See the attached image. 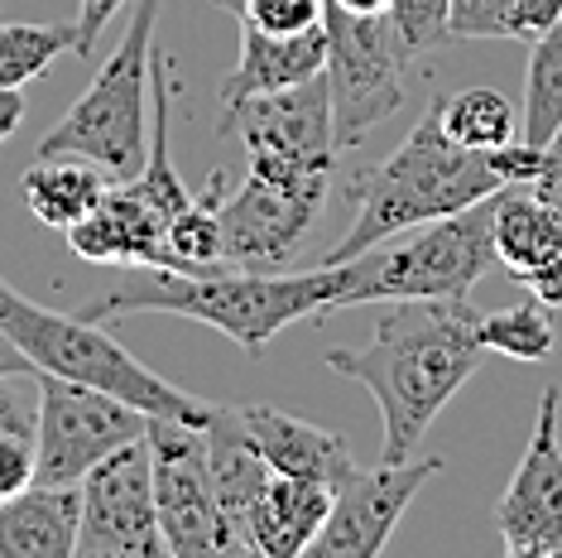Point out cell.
Instances as JSON below:
<instances>
[{"mask_svg":"<svg viewBox=\"0 0 562 558\" xmlns=\"http://www.w3.org/2000/svg\"><path fill=\"white\" fill-rule=\"evenodd\" d=\"M476 337H481L485 351H501L509 361H548L553 357V342H558L553 319H548V303H539V299L481 313Z\"/></svg>","mask_w":562,"mask_h":558,"instance_id":"83f0119b","label":"cell"},{"mask_svg":"<svg viewBox=\"0 0 562 558\" xmlns=\"http://www.w3.org/2000/svg\"><path fill=\"white\" fill-rule=\"evenodd\" d=\"M82 525V487H40L0 501V558H72Z\"/></svg>","mask_w":562,"mask_h":558,"instance_id":"ffe728a7","label":"cell"},{"mask_svg":"<svg viewBox=\"0 0 562 558\" xmlns=\"http://www.w3.org/2000/svg\"><path fill=\"white\" fill-rule=\"evenodd\" d=\"M331 174H289L250 164L246 183L222 193V256L232 270H284L323 217Z\"/></svg>","mask_w":562,"mask_h":558,"instance_id":"ba28073f","label":"cell"},{"mask_svg":"<svg viewBox=\"0 0 562 558\" xmlns=\"http://www.w3.org/2000/svg\"><path fill=\"white\" fill-rule=\"evenodd\" d=\"M495 260L529 289V299L562 303V217L529 183L495 193Z\"/></svg>","mask_w":562,"mask_h":558,"instance_id":"9a60e30c","label":"cell"},{"mask_svg":"<svg viewBox=\"0 0 562 558\" xmlns=\"http://www.w3.org/2000/svg\"><path fill=\"white\" fill-rule=\"evenodd\" d=\"M331 265V309L394 299H462L495 265V193L452 217L408 226ZM327 309V313H331Z\"/></svg>","mask_w":562,"mask_h":558,"instance_id":"277c9868","label":"cell"},{"mask_svg":"<svg viewBox=\"0 0 562 558\" xmlns=\"http://www.w3.org/2000/svg\"><path fill=\"white\" fill-rule=\"evenodd\" d=\"M40 481V376H0V501Z\"/></svg>","mask_w":562,"mask_h":558,"instance_id":"7402d4cb","label":"cell"},{"mask_svg":"<svg viewBox=\"0 0 562 558\" xmlns=\"http://www.w3.org/2000/svg\"><path fill=\"white\" fill-rule=\"evenodd\" d=\"M40 376V487H78L101 458L145 438L149 414L111 390Z\"/></svg>","mask_w":562,"mask_h":558,"instance_id":"30bf717a","label":"cell"},{"mask_svg":"<svg viewBox=\"0 0 562 558\" xmlns=\"http://www.w3.org/2000/svg\"><path fill=\"white\" fill-rule=\"evenodd\" d=\"M341 10H351V15H385L390 0H337Z\"/></svg>","mask_w":562,"mask_h":558,"instance_id":"74e56055","label":"cell"},{"mask_svg":"<svg viewBox=\"0 0 562 558\" xmlns=\"http://www.w3.org/2000/svg\"><path fill=\"white\" fill-rule=\"evenodd\" d=\"M529 188L562 217V125H558V135L543 145V169H539V179H533Z\"/></svg>","mask_w":562,"mask_h":558,"instance_id":"e575fe53","label":"cell"},{"mask_svg":"<svg viewBox=\"0 0 562 558\" xmlns=\"http://www.w3.org/2000/svg\"><path fill=\"white\" fill-rule=\"evenodd\" d=\"M15 371H34V366H30V357H24L15 342L0 333V376H15Z\"/></svg>","mask_w":562,"mask_h":558,"instance_id":"8d00e7d4","label":"cell"},{"mask_svg":"<svg viewBox=\"0 0 562 558\" xmlns=\"http://www.w3.org/2000/svg\"><path fill=\"white\" fill-rule=\"evenodd\" d=\"M82 525L72 558H164L159 511H155V467L149 443L135 438L101 458L82 481Z\"/></svg>","mask_w":562,"mask_h":558,"instance_id":"7c38bea8","label":"cell"},{"mask_svg":"<svg viewBox=\"0 0 562 558\" xmlns=\"http://www.w3.org/2000/svg\"><path fill=\"white\" fill-rule=\"evenodd\" d=\"M442 472V458L424 462H380V467H351L331 491V511L323 535L313 539V558H375L385 554L400 520L408 515L414 496Z\"/></svg>","mask_w":562,"mask_h":558,"instance_id":"4fadbf2b","label":"cell"},{"mask_svg":"<svg viewBox=\"0 0 562 558\" xmlns=\"http://www.w3.org/2000/svg\"><path fill=\"white\" fill-rule=\"evenodd\" d=\"M515 0H447V40H505Z\"/></svg>","mask_w":562,"mask_h":558,"instance_id":"4dcf8cb0","label":"cell"},{"mask_svg":"<svg viewBox=\"0 0 562 558\" xmlns=\"http://www.w3.org/2000/svg\"><path fill=\"white\" fill-rule=\"evenodd\" d=\"M481 313L471 299H394L366 347H331L323 366L375 395L385 443L380 462H408L452 395L481 366Z\"/></svg>","mask_w":562,"mask_h":558,"instance_id":"6da1fadb","label":"cell"},{"mask_svg":"<svg viewBox=\"0 0 562 558\" xmlns=\"http://www.w3.org/2000/svg\"><path fill=\"white\" fill-rule=\"evenodd\" d=\"M207 458H212V481H216V505H222L232 539L240 554H255V525H260L265 496H270V462L250 448L246 428L236 418V404H222L207 424Z\"/></svg>","mask_w":562,"mask_h":558,"instance_id":"ac0fdd59","label":"cell"},{"mask_svg":"<svg viewBox=\"0 0 562 558\" xmlns=\"http://www.w3.org/2000/svg\"><path fill=\"white\" fill-rule=\"evenodd\" d=\"M327 30V92H331V131L341 149L385 125L404 107V44L394 40L390 10L385 15H351L337 0H323Z\"/></svg>","mask_w":562,"mask_h":558,"instance_id":"52a82bcc","label":"cell"},{"mask_svg":"<svg viewBox=\"0 0 562 558\" xmlns=\"http://www.w3.org/2000/svg\"><path fill=\"white\" fill-rule=\"evenodd\" d=\"M501 188H505L501 174L491 169V159H485L481 149L457 145V140L442 131L438 101H432L424 111V121L404 135V145L356 183L351 226H347V236L327 250V260H351V256H361V250L380 246L385 236L452 217V212L501 193Z\"/></svg>","mask_w":562,"mask_h":558,"instance_id":"3957f363","label":"cell"},{"mask_svg":"<svg viewBox=\"0 0 562 558\" xmlns=\"http://www.w3.org/2000/svg\"><path fill=\"white\" fill-rule=\"evenodd\" d=\"M0 333L30 357L34 371L111 390V395H121L125 404L145 410L149 418L212 424L216 410H222L216 400H198V395H188V390L169 386L164 376H155L101 323L82 319V313H54V309H44V303L24 299L20 289L5 284V275H0Z\"/></svg>","mask_w":562,"mask_h":558,"instance_id":"5b68a950","label":"cell"},{"mask_svg":"<svg viewBox=\"0 0 562 558\" xmlns=\"http://www.w3.org/2000/svg\"><path fill=\"white\" fill-rule=\"evenodd\" d=\"M149 467H155V511L173 558L240 554L232 539L207 458V424L188 418H149L145 428Z\"/></svg>","mask_w":562,"mask_h":558,"instance_id":"9c48e42d","label":"cell"},{"mask_svg":"<svg viewBox=\"0 0 562 558\" xmlns=\"http://www.w3.org/2000/svg\"><path fill=\"white\" fill-rule=\"evenodd\" d=\"M216 135H240L246 155L260 169H289V174H331L337 169V131H331V92L327 72L279 87V92L250 97L236 111L216 116Z\"/></svg>","mask_w":562,"mask_h":558,"instance_id":"8fae6325","label":"cell"},{"mask_svg":"<svg viewBox=\"0 0 562 558\" xmlns=\"http://www.w3.org/2000/svg\"><path fill=\"white\" fill-rule=\"evenodd\" d=\"M68 250L87 265H135V270H178L169 250V222L135 193L131 183H111L97 212L68 226Z\"/></svg>","mask_w":562,"mask_h":558,"instance_id":"2e32d148","label":"cell"},{"mask_svg":"<svg viewBox=\"0 0 562 558\" xmlns=\"http://www.w3.org/2000/svg\"><path fill=\"white\" fill-rule=\"evenodd\" d=\"M121 5H125V0H82V5H78V20H72V30H78V48H72V54H78V58H92L101 30H106L111 15H116Z\"/></svg>","mask_w":562,"mask_h":558,"instance_id":"836d02e7","label":"cell"},{"mask_svg":"<svg viewBox=\"0 0 562 558\" xmlns=\"http://www.w3.org/2000/svg\"><path fill=\"white\" fill-rule=\"evenodd\" d=\"M485 159L501 174V183H533L543 169V145H529L524 135H515V140H505L501 149H485Z\"/></svg>","mask_w":562,"mask_h":558,"instance_id":"1f68e13d","label":"cell"},{"mask_svg":"<svg viewBox=\"0 0 562 558\" xmlns=\"http://www.w3.org/2000/svg\"><path fill=\"white\" fill-rule=\"evenodd\" d=\"M236 418L246 428L250 448L270 462V472L279 477H313L323 487L337 491V481L351 472L356 458L347 448V438L317 428L308 418H293L279 404H236Z\"/></svg>","mask_w":562,"mask_h":558,"instance_id":"e0dca14e","label":"cell"},{"mask_svg":"<svg viewBox=\"0 0 562 558\" xmlns=\"http://www.w3.org/2000/svg\"><path fill=\"white\" fill-rule=\"evenodd\" d=\"M331 511V487L313 477H279L270 481L260 525H255V554L260 558H303L323 535Z\"/></svg>","mask_w":562,"mask_h":558,"instance_id":"44dd1931","label":"cell"},{"mask_svg":"<svg viewBox=\"0 0 562 558\" xmlns=\"http://www.w3.org/2000/svg\"><path fill=\"white\" fill-rule=\"evenodd\" d=\"M562 125V20L533 40L529 72H524V125L529 145H548Z\"/></svg>","mask_w":562,"mask_h":558,"instance_id":"d4e9b609","label":"cell"},{"mask_svg":"<svg viewBox=\"0 0 562 558\" xmlns=\"http://www.w3.org/2000/svg\"><path fill=\"white\" fill-rule=\"evenodd\" d=\"M236 24H255L265 34H303L323 24V0H212Z\"/></svg>","mask_w":562,"mask_h":558,"instance_id":"f1b7e54d","label":"cell"},{"mask_svg":"<svg viewBox=\"0 0 562 558\" xmlns=\"http://www.w3.org/2000/svg\"><path fill=\"white\" fill-rule=\"evenodd\" d=\"M558 386H548L533 410V434L524 443L515 481L495 505V525L509 558L562 554V434H558Z\"/></svg>","mask_w":562,"mask_h":558,"instance_id":"5bb4252c","label":"cell"},{"mask_svg":"<svg viewBox=\"0 0 562 558\" xmlns=\"http://www.w3.org/2000/svg\"><path fill=\"white\" fill-rule=\"evenodd\" d=\"M226 193L222 169H212L202 198H193V208H183L169 222V250L183 275H207V270H226L222 256V217H216V202Z\"/></svg>","mask_w":562,"mask_h":558,"instance_id":"4316f807","label":"cell"},{"mask_svg":"<svg viewBox=\"0 0 562 558\" xmlns=\"http://www.w3.org/2000/svg\"><path fill=\"white\" fill-rule=\"evenodd\" d=\"M327 68V30L303 34H265L255 24H240V58L232 78L222 82V116L236 111L240 101L279 92V87H299Z\"/></svg>","mask_w":562,"mask_h":558,"instance_id":"d6986e66","label":"cell"},{"mask_svg":"<svg viewBox=\"0 0 562 558\" xmlns=\"http://www.w3.org/2000/svg\"><path fill=\"white\" fill-rule=\"evenodd\" d=\"M438 116H442V131L467 149H501L505 140L519 135V116L509 107L505 92L495 87H467V92H452L438 101Z\"/></svg>","mask_w":562,"mask_h":558,"instance_id":"cb8c5ba5","label":"cell"},{"mask_svg":"<svg viewBox=\"0 0 562 558\" xmlns=\"http://www.w3.org/2000/svg\"><path fill=\"white\" fill-rule=\"evenodd\" d=\"M30 116V101H24V87H5L0 82V145L5 140H15V131Z\"/></svg>","mask_w":562,"mask_h":558,"instance_id":"d590c367","label":"cell"},{"mask_svg":"<svg viewBox=\"0 0 562 558\" xmlns=\"http://www.w3.org/2000/svg\"><path fill=\"white\" fill-rule=\"evenodd\" d=\"M331 309V265L317 260L299 275L284 270H207V275H183V270H145L139 284L111 289L92 299L82 319L106 323L125 313H178V319L207 323L226 333L236 347L260 357L289 323L323 319Z\"/></svg>","mask_w":562,"mask_h":558,"instance_id":"7a4b0ae2","label":"cell"},{"mask_svg":"<svg viewBox=\"0 0 562 558\" xmlns=\"http://www.w3.org/2000/svg\"><path fill=\"white\" fill-rule=\"evenodd\" d=\"M164 0H139L111 58H101L87 92L40 140V159H87L111 183L145 169L149 155V58Z\"/></svg>","mask_w":562,"mask_h":558,"instance_id":"8992f818","label":"cell"},{"mask_svg":"<svg viewBox=\"0 0 562 558\" xmlns=\"http://www.w3.org/2000/svg\"><path fill=\"white\" fill-rule=\"evenodd\" d=\"M390 24L404 54L418 58L447 40V0H390Z\"/></svg>","mask_w":562,"mask_h":558,"instance_id":"f546056e","label":"cell"},{"mask_svg":"<svg viewBox=\"0 0 562 558\" xmlns=\"http://www.w3.org/2000/svg\"><path fill=\"white\" fill-rule=\"evenodd\" d=\"M78 48L72 24H30V20H0V82L30 87L48 68Z\"/></svg>","mask_w":562,"mask_h":558,"instance_id":"484cf974","label":"cell"},{"mask_svg":"<svg viewBox=\"0 0 562 558\" xmlns=\"http://www.w3.org/2000/svg\"><path fill=\"white\" fill-rule=\"evenodd\" d=\"M562 20V0H515L509 5V24H505V40L533 44L539 34H548Z\"/></svg>","mask_w":562,"mask_h":558,"instance_id":"d6a6232c","label":"cell"},{"mask_svg":"<svg viewBox=\"0 0 562 558\" xmlns=\"http://www.w3.org/2000/svg\"><path fill=\"white\" fill-rule=\"evenodd\" d=\"M111 179L87 159H34L24 169V202L44 226L68 232L87 212H97V202L106 198Z\"/></svg>","mask_w":562,"mask_h":558,"instance_id":"603a6c76","label":"cell"}]
</instances>
